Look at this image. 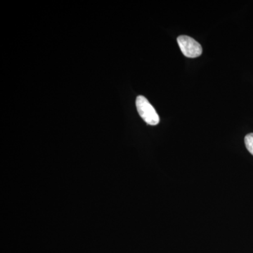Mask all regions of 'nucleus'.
Returning a JSON list of instances; mask_svg holds the SVG:
<instances>
[{
  "label": "nucleus",
  "mask_w": 253,
  "mask_h": 253,
  "mask_svg": "<svg viewBox=\"0 0 253 253\" xmlns=\"http://www.w3.org/2000/svg\"><path fill=\"white\" fill-rule=\"evenodd\" d=\"M177 42L181 52L186 57L196 58L202 54V46L191 37L187 36L178 37Z\"/></svg>",
  "instance_id": "f03ea898"
},
{
  "label": "nucleus",
  "mask_w": 253,
  "mask_h": 253,
  "mask_svg": "<svg viewBox=\"0 0 253 253\" xmlns=\"http://www.w3.org/2000/svg\"><path fill=\"white\" fill-rule=\"evenodd\" d=\"M245 144L249 152L253 156V133H250L245 136Z\"/></svg>",
  "instance_id": "7ed1b4c3"
},
{
  "label": "nucleus",
  "mask_w": 253,
  "mask_h": 253,
  "mask_svg": "<svg viewBox=\"0 0 253 253\" xmlns=\"http://www.w3.org/2000/svg\"><path fill=\"white\" fill-rule=\"evenodd\" d=\"M136 106L141 118L150 126H156L160 122L159 116L154 106L144 96H137L136 100Z\"/></svg>",
  "instance_id": "f257e3e1"
}]
</instances>
